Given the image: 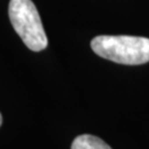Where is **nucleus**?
Segmentation results:
<instances>
[{
  "label": "nucleus",
  "mask_w": 149,
  "mask_h": 149,
  "mask_svg": "<svg viewBox=\"0 0 149 149\" xmlns=\"http://www.w3.org/2000/svg\"><path fill=\"white\" fill-rule=\"evenodd\" d=\"M71 149H112L101 138L93 135H81L73 140Z\"/></svg>",
  "instance_id": "obj_3"
},
{
  "label": "nucleus",
  "mask_w": 149,
  "mask_h": 149,
  "mask_svg": "<svg viewBox=\"0 0 149 149\" xmlns=\"http://www.w3.org/2000/svg\"><path fill=\"white\" fill-rule=\"evenodd\" d=\"M8 13L15 31L27 48L39 52L48 47V38L32 0H10Z\"/></svg>",
  "instance_id": "obj_2"
},
{
  "label": "nucleus",
  "mask_w": 149,
  "mask_h": 149,
  "mask_svg": "<svg viewBox=\"0 0 149 149\" xmlns=\"http://www.w3.org/2000/svg\"><path fill=\"white\" fill-rule=\"evenodd\" d=\"M91 48L98 56L126 65L149 62V39L132 36H97Z\"/></svg>",
  "instance_id": "obj_1"
},
{
  "label": "nucleus",
  "mask_w": 149,
  "mask_h": 149,
  "mask_svg": "<svg viewBox=\"0 0 149 149\" xmlns=\"http://www.w3.org/2000/svg\"><path fill=\"white\" fill-rule=\"evenodd\" d=\"M1 124H2V116H1V113H0V126H1Z\"/></svg>",
  "instance_id": "obj_4"
}]
</instances>
